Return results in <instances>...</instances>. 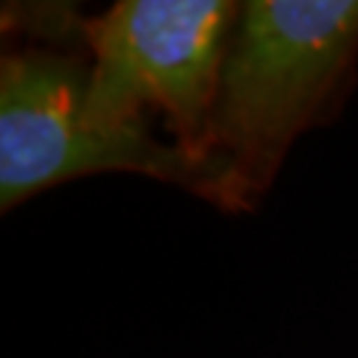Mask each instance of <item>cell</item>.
<instances>
[{
    "mask_svg": "<svg viewBox=\"0 0 358 358\" xmlns=\"http://www.w3.org/2000/svg\"><path fill=\"white\" fill-rule=\"evenodd\" d=\"M239 13L226 0H122L85 24L96 53L83 120L106 136L143 133V106H159L178 146L199 162L217 152L215 117L226 38Z\"/></svg>",
    "mask_w": 358,
    "mask_h": 358,
    "instance_id": "obj_2",
    "label": "cell"
},
{
    "mask_svg": "<svg viewBox=\"0 0 358 358\" xmlns=\"http://www.w3.org/2000/svg\"><path fill=\"white\" fill-rule=\"evenodd\" d=\"M88 77L80 62L56 53L3 56L0 69V207L90 173L130 170L186 186L226 210L250 205L231 159L199 162L162 146L149 130L106 136L83 120Z\"/></svg>",
    "mask_w": 358,
    "mask_h": 358,
    "instance_id": "obj_3",
    "label": "cell"
},
{
    "mask_svg": "<svg viewBox=\"0 0 358 358\" xmlns=\"http://www.w3.org/2000/svg\"><path fill=\"white\" fill-rule=\"evenodd\" d=\"M358 51V0H252L231 45L215 117L217 152L247 194L263 192Z\"/></svg>",
    "mask_w": 358,
    "mask_h": 358,
    "instance_id": "obj_1",
    "label": "cell"
}]
</instances>
